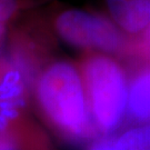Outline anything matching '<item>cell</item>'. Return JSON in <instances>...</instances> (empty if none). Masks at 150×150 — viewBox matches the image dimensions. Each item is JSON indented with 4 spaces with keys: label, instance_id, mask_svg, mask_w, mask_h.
<instances>
[{
    "label": "cell",
    "instance_id": "5b68a950",
    "mask_svg": "<svg viewBox=\"0 0 150 150\" xmlns=\"http://www.w3.org/2000/svg\"><path fill=\"white\" fill-rule=\"evenodd\" d=\"M127 110L139 122H150V69L140 74L128 91Z\"/></svg>",
    "mask_w": 150,
    "mask_h": 150
},
{
    "label": "cell",
    "instance_id": "8fae6325",
    "mask_svg": "<svg viewBox=\"0 0 150 150\" xmlns=\"http://www.w3.org/2000/svg\"><path fill=\"white\" fill-rule=\"evenodd\" d=\"M5 25L4 23H0V41H1V39L4 37V35H5Z\"/></svg>",
    "mask_w": 150,
    "mask_h": 150
},
{
    "label": "cell",
    "instance_id": "30bf717a",
    "mask_svg": "<svg viewBox=\"0 0 150 150\" xmlns=\"http://www.w3.org/2000/svg\"><path fill=\"white\" fill-rule=\"evenodd\" d=\"M145 43L150 48V23L148 25V27L146 28V31H145Z\"/></svg>",
    "mask_w": 150,
    "mask_h": 150
},
{
    "label": "cell",
    "instance_id": "277c9868",
    "mask_svg": "<svg viewBox=\"0 0 150 150\" xmlns=\"http://www.w3.org/2000/svg\"><path fill=\"white\" fill-rule=\"evenodd\" d=\"M113 20L130 33L142 31L150 23V0H106Z\"/></svg>",
    "mask_w": 150,
    "mask_h": 150
},
{
    "label": "cell",
    "instance_id": "3957f363",
    "mask_svg": "<svg viewBox=\"0 0 150 150\" xmlns=\"http://www.w3.org/2000/svg\"><path fill=\"white\" fill-rule=\"evenodd\" d=\"M56 29L64 41L79 48L116 52L123 47V37L106 18L80 10H68L56 20Z\"/></svg>",
    "mask_w": 150,
    "mask_h": 150
},
{
    "label": "cell",
    "instance_id": "9c48e42d",
    "mask_svg": "<svg viewBox=\"0 0 150 150\" xmlns=\"http://www.w3.org/2000/svg\"><path fill=\"white\" fill-rule=\"evenodd\" d=\"M87 150H118L116 138H101L92 142Z\"/></svg>",
    "mask_w": 150,
    "mask_h": 150
},
{
    "label": "cell",
    "instance_id": "6da1fadb",
    "mask_svg": "<svg viewBox=\"0 0 150 150\" xmlns=\"http://www.w3.org/2000/svg\"><path fill=\"white\" fill-rule=\"evenodd\" d=\"M35 87L41 111L60 134L74 141L95 136L81 75L72 64L59 61L48 66Z\"/></svg>",
    "mask_w": 150,
    "mask_h": 150
},
{
    "label": "cell",
    "instance_id": "7a4b0ae2",
    "mask_svg": "<svg viewBox=\"0 0 150 150\" xmlns=\"http://www.w3.org/2000/svg\"><path fill=\"white\" fill-rule=\"evenodd\" d=\"M80 75L95 127L111 132L127 110L129 89L123 71L108 57L91 56L85 60Z\"/></svg>",
    "mask_w": 150,
    "mask_h": 150
},
{
    "label": "cell",
    "instance_id": "8992f818",
    "mask_svg": "<svg viewBox=\"0 0 150 150\" xmlns=\"http://www.w3.org/2000/svg\"><path fill=\"white\" fill-rule=\"evenodd\" d=\"M118 150H150V122L142 123L116 138Z\"/></svg>",
    "mask_w": 150,
    "mask_h": 150
},
{
    "label": "cell",
    "instance_id": "52a82bcc",
    "mask_svg": "<svg viewBox=\"0 0 150 150\" xmlns=\"http://www.w3.org/2000/svg\"><path fill=\"white\" fill-rule=\"evenodd\" d=\"M35 137H25L10 132H0V150H29L35 145Z\"/></svg>",
    "mask_w": 150,
    "mask_h": 150
},
{
    "label": "cell",
    "instance_id": "ba28073f",
    "mask_svg": "<svg viewBox=\"0 0 150 150\" xmlns=\"http://www.w3.org/2000/svg\"><path fill=\"white\" fill-rule=\"evenodd\" d=\"M18 8L17 0H0V23L7 22L15 16Z\"/></svg>",
    "mask_w": 150,
    "mask_h": 150
}]
</instances>
